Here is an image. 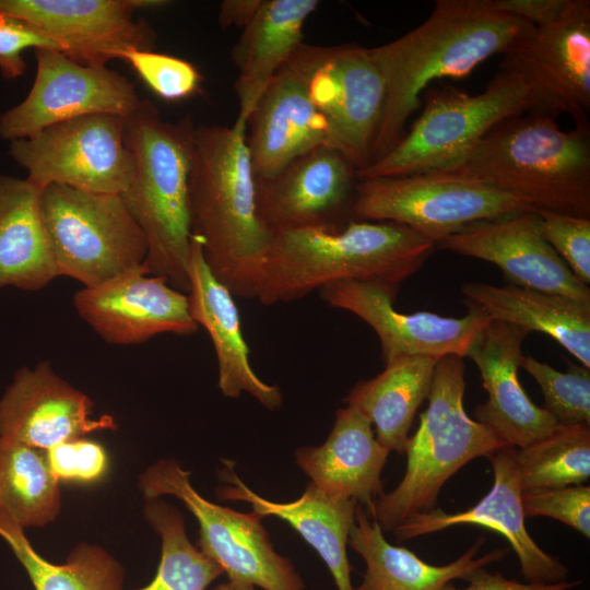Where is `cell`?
Instances as JSON below:
<instances>
[{"instance_id":"cell-1","label":"cell","mask_w":590,"mask_h":590,"mask_svg":"<svg viewBox=\"0 0 590 590\" xmlns=\"http://www.w3.org/2000/svg\"><path fill=\"white\" fill-rule=\"evenodd\" d=\"M534 33L532 24L494 9L489 0H438L420 26L368 48L386 92L371 163L404 135L429 83L464 78L492 56L521 49Z\"/></svg>"},{"instance_id":"cell-2","label":"cell","mask_w":590,"mask_h":590,"mask_svg":"<svg viewBox=\"0 0 590 590\" xmlns=\"http://www.w3.org/2000/svg\"><path fill=\"white\" fill-rule=\"evenodd\" d=\"M247 125L194 127L189 176L191 234L215 275L237 297L255 298L271 233L256 206Z\"/></svg>"},{"instance_id":"cell-3","label":"cell","mask_w":590,"mask_h":590,"mask_svg":"<svg viewBox=\"0 0 590 590\" xmlns=\"http://www.w3.org/2000/svg\"><path fill=\"white\" fill-rule=\"evenodd\" d=\"M435 243L393 222L351 220L337 231L272 232L255 298L271 306L303 298L337 282L369 281L398 287L428 259Z\"/></svg>"},{"instance_id":"cell-4","label":"cell","mask_w":590,"mask_h":590,"mask_svg":"<svg viewBox=\"0 0 590 590\" xmlns=\"http://www.w3.org/2000/svg\"><path fill=\"white\" fill-rule=\"evenodd\" d=\"M194 125L162 118L157 107L142 99L125 118V143L132 154L133 173L120 197L143 232L151 275L187 294L191 244L189 176Z\"/></svg>"},{"instance_id":"cell-5","label":"cell","mask_w":590,"mask_h":590,"mask_svg":"<svg viewBox=\"0 0 590 590\" xmlns=\"http://www.w3.org/2000/svg\"><path fill=\"white\" fill-rule=\"evenodd\" d=\"M451 172L535 210L590 217V127L564 131L545 115L509 117L487 131Z\"/></svg>"},{"instance_id":"cell-6","label":"cell","mask_w":590,"mask_h":590,"mask_svg":"<svg viewBox=\"0 0 590 590\" xmlns=\"http://www.w3.org/2000/svg\"><path fill=\"white\" fill-rule=\"evenodd\" d=\"M464 390L463 357H440L428 405L406 444L404 476L393 491L382 493L368 512L382 531H392L408 518L435 509L441 487L455 473L471 460L506 447L488 427L467 414Z\"/></svg>"},{"instance_id":"cell-7","label":"cell","mask_w":590,"mask_h":590,"mask_svg":"<svg viewBox=\"0 0 590 590\" xmlns=\"http://www.w3.org/2000/svg\"><path fill=\"white\" fill-rule=\"evenodd\" d=\"M531 94L522 76L505 61L477 95L444 86L426 95L411 129L385 155L356 170L358 180L451 172L498 122L531 113Z\"/></svg>"},{"instance_id":"cell-8","label":"cell","mask_w":590,"mask_h":590,"mask_svg":"<svg viewBox=\"0 0 590 590\" xmlns=\"http://www.w3.org/2000/svg\"><path fill=\"white\" fill-rule=\"evenodd\" d=\"M40 205L58 276L93 287L143 266L146 238L120 194L49 185Z\"/></svg>"},{"instance_id":"cell-9","label":"cell","mask_w":590,"mask_h":590,"mask_svg":"<svg viewBox=\"0 0 590 590\" xmlns=\"http://www.w3.org/2000/svg\"><path fill=\"white\" fill-rule=\"evenodd\" d=\"M535 211L527 202L456 172L358 180L357 221L405 225L437 245L480 221Z\"/></svg>"},{"instance_id":"cell-10","label":"cell","mask_w":590,"mask_h":590,"mask_svg":"<svg viewBox=\"0 0 590 590\" xmlns=\"http://www.w3.org/2000/svg\"><path fill=\"white\" fill-rule=\"evenodd\" d=\"M190 473L174 460H160L139 479L143 496L170 495L179 499L199 523V550L227 575L263 590H305L294 565L273 547L262 517L214 504L191 485Z\"/></svg>"},{"instance_id":"cell-11","label":"cell","mask_w":590,"mask_h":590,"mask_svg":"<svg viewBox=\"0 0 590 590\" xmlns=\"http://www.w3.org/2000/svg\"><path fill=\"white\" fill-rule=\"evenodd\" d=\"M125 118L94 114L51 125L10 141V156L40 189L49 185L120 194L131 180L132 154L123 138Z\"/></svg>"},{"instance_id":"cell-12","label":"cell","mask_w":590,"mask_h":590,"mask_svg":"<svg viewBox=\"0 0 590 590\" xmlns=\"http://www.w3.org/2000/svg\"><path fill=\"white\" fill-rule=\"evenodd\" d=\"M163 0H0V13L17 17L50 39L78 63L107 67L131 50H153L154 30L137 9L163 7Z\"/></svg>"},{"instance_id":"cell-13","label":"cell","mask_w":590,"mask_h":590,"mask_svg":"<svg viewBox=\"0 0 590 590\" xmlns=\"http://www.w3.org/2000/svg\"><path fill=\"white\" fill-rule=\"evenodd\" d=\"M36 75L27 96L0 115V137L13 141L78 117L123 118L140 105L134 85L107 67L75 62L52 49H36Z\"/></svg>"},{"instance_id":"cell-14","label":"cell","mask_w":590,"mask_h":590,"mask_svg":"<svg viewBox=\"0 0 590 590\" xmlns=\"http://www.w3.org/2000/svg\"><path fill=\"white\" fill-rule=\"evenodd\" d=\"M308 92L329 126V146L356 168L371 163L385 105V83L368 48L316 47Z\"/></svg>"},{"instance_id":"cell-15","label":"cell","mask_w":590,"mask_h":590,"mask_svg":"<svg viewBox=\"0 0 590 590\" xmlns=\"http://www.w3.org/2000/svg\"><path fill=\"white\" fill-rule=\"evenodd\" d=\"M328 305L354 314L378 335L384 363L401 356L465 357L491 321L476 307L460 318L429 311L404 314L394 309L398 287L369 281H344L319 291Z\"/></svg>"},{"instance_id":"cell-16","label":"cell","mask_w":590,"mask_h":590,"mask_svg":"<svg viewBox=\"0 0 590 590\" xmlns=\"http://www.w3.org/2000/svg\"><path fill=\"white\" fill-rule=\"evenodd\" d=\"M529 87L531 113L569 115L590 127V1L573 0L554 22L535 28L530 42L504 60Z\"/></svg>"},{"instance_id":"cell-17","label":"cell","mask_w":590,"mask_h":590,"mask_svg":"<svg viewBox=\"0 0 590 590\" xmlns=\"http://www.w3.org/2000/svg\"><path fill=\"white\" fill-rule=\"evenodd\" d=\"M357 182L356 168L344 155L318 146L275 176L256 180L257 213L270 233L341 229L352 220Z\"/></svg>"},{"instance_id":"cell-18","label":"cell","mask_w":590,"mask_h":590,"mask_svg":"<svg viewBox=\"0 0 590 590\" xmlns=\"http://www.w3.org/2000/svg\"><path fill=\"white\" fill-rule=\"evenodd\" d=\"M317 46L303 44L279 69L259 98L247 126L256 180L275 176L297 157L329 146V126L312 103L308 79Z\"/></svg>"},{"instance_id":"cell-19","label":"cell","mask_w":590,"mask_h":590,"mask_svg":"<svg viewBox=\"0 0 590 590\" xmlns=\"http://www.w3.org/2000/svg\"><path fill=\"white\" fill-rule=\"evenodd\" d=\"M79 316L107 343L131 345L157 334L189 335L199 326L187 294L151 275L144 267L126 271L73 296Z\"/></svg>"},{"instance_id":"cell-20","label":"cell","mask_w":590,"mask_h":590,"mask_svg":"<svg viewBox=\"0 0 590 590\" xmlns=\"http://www.w3.org/2000/svg\"><path fill=\"white\" fill-rule=\"evenodd\" d=\"M535 211L472 223L445 237L436 247L494 263L512 285L590 307L589 286L573 274L539 234Z\"/></svg>"},{"instance_id":"cell-21","label":"cell","mask_w":590,"mask_h":590,"mask_svg":"<svg viewBox=\"0 0 590 590\" xmlns=\"http://www.w3.org/2000/svg\"><path fill=\"white\" fill-rule=\"evenodd\" d=\"M487 458L494 471V484L477 504L455 514L437 508L417 514L404 520L391 532L399 542H402L453 526L485 527L502 534L508 541L519 559L521 574L528 582L566 581L568 568L556 557L543 551L526 528L516 448L503 447Z\"/></svg>"},{"instance_id":"cell-22","label":"cell","mask_w":590,"mask_h":590,"mask_svg":"<svg viewBox=\"0 0 590 590\" xmlns=\"http://www.w3.org/2000/svg\"><path fill=\"white\" fill-rule=\"evenodd\" d=\"M93 402L57 375L50 363L20 368L0 398V437L42 450L97 430L116 429L94 417Z\"/></svg>"},{"instance_id":"cell-23","label":"cell","mask_w":590,"mask_h":590,"mask_svg":"<svg viewBox=\"0 0 590 590\" xmlns=\"http://www.w3.org/2000/svg\"><path fill=\"white\" fill-rule=\"evenodd\" d=\"M529 333L518 326L491 320L467 355L477 366L487 393L486 402L474 410L475 418L506 447L524 448L560 426L530 400L520 385L522 343Z\"/></svg>"},{"instance_id":"cell-24","label":"cell","mask_w":590,"mask_h":590,"mask_svg":"<svg viewBox=\"0 0 590 590\" xmlns=\"http://www.w3.org/2000/svg\"><path fill=\"white\" fill-rule=\"evenodd\" d=\"M187 272L190 315L211 338L217 359V386L221 392L228 398H238L247 392L266 409L278 410L282 404L280 388L266 384L253 371L234 295L212 273L201 243L193 235Z\"/></svg>"},{"instance_id":"cell-25","label":"cell","mask_w":590,"mask_h":590,"mask_svg":"<svg viewBox=\"0 0 590 590\" xmlns=\"http://www.w3.org/2000/svg\"><path fill=\"white\" fill-rule=\"evenodd\" d=\"M389 450L381 446L370 421L351 406L339 409L327 440L302 447L296 464L320 492L335 499H352L370 511L382 494L381 472Z\"/></svg>"},{"instance_id":"cell-26","label":"cell","mask_w":590,"mask_h":590,"mask_svg":"<svg viewBox=\"0 0 590 590\" xmlns=\"http://www.w3.org/2000/svg\"><path fill=\"white\" fill-rule=\"evenodd\" d=\"M221 474L228 485L217 488L220 499L245 502L262 518L270 516L286 521L323 559L337 589L354 590L346 547L355 519V500L329 497L309 483L298 499L272 502L259 496L238 477L234 462L224 461Z\"/></svg>"},{"instance_id":"cell-27","label":"cell","mask_w":590,"mask_h":590,"mask_svg":"<svg viewBox=\"0 0 590 590\" xmlns=\"http://www.w3.org/2000/svg\"><path fill=\"white\" fill-rule=\"evenodd\" d=\"M485 542L480 536L459 558L436 566L426 563L404 546L390 544L376 519L356 504L347 545L365 562L363 581L354 590H441L455 579H464L477 568L500 560L508 548H496L476 558Z\"/></svg>"},{"instance_id":"cell-28","label":"cell","mask_w":590,"mask_h":590,"mask_svg":"<svg viewBox=\"0 0 590 590\" xmlns=\"http://www.w3.org/2000/svg\"><path fill=\"white\" fill-rule=\"evenodd\" d=\"M317 0H263L232 49L238 70L236 121L246 123L279 69L304 44L303 28Z\"/></svg>"},{"instance_id":"cell-29","label":"cell","mask_w":590,"mask_h":590,"mask_svg":"<svg viewBox=\"0 0 590 590\" xmlns=\"http://www.w3.org/2000/svg\"><path fill=\"white\" fill-rule=\"evenodd\" d=\"M464 304L491 320L547 334L590 368V307L569 298L508 284L469 282L461 286Z\"/></svg>"},{"instance_id":"cell-30","label":"cell","mask_w":590,"mask_h":590,"mask_svg":"<svg viewBox=\"0 0 590 590\" xmlns=\"http://www.w3.org/2000/svg\"><path fill=\"white\" fill-rule=\"evenodd\" d=\"M40 193L27 178L0 173V290L38 291L58 278Z\"/></svg>"},{"instance_id":"cell-31","label":"cell","mask_w":590,"mask_h":590,"mask_svg":"<svg viewBox=\"0 0 590 590\" xmlns=\"http://www.w3.org/2000/svg\"><path fill=\"white\" fill-rule=\"evenodd\" d=\"M439 358L401 356L385 363V369L358 381L344 398L375 426L378 442L404 455L416 411L428 398Z\"/></svg>"},{"instance_id":"cell-32","label":"cell","mask_w":590,"mask_h":590,"mask_svg":"<svg viewBox=\"0 0 590 590\" xmlns=\"http://www.w3.org/2000/svg\"><path fill=\"white\" fill-rule=\"evenodd\" d=\"M0 538L27 573L35 590H123V568L106 550L80 543L62 564L42 557L9 512L0 509Z\"/></svg>"},{"instance_id":"cell-33","label":"cell","mask_w":590,"mask_h":590,"mask_svg":"<svg viewBox=\"0 0 590 590\" xmlns=\"http://www.w3.org/2000/svg\"><path fill=\"white\" fill-rule=\"evenodd\" d=\"M0 509L22 527H43L60 510L59 481L46 450L0 437Z\"/></svg>"},{"instance_id":"cell-34","label":"cell","mask_w":590,"mask_h":590,"mask_svg":"<svg viewBox=\"0 0 590 590\" xmlns=\"http://www.w3.org/2000/svg\"><path fill=\"white\" fill-rule=\"evenodd\" d=\"M144 516L162 539L161 559L153 580L134 590H208L223 569L187 538L181 514L158 498L149 499Z\"/></svg>"},{"instance_id":"cell-35","label":"cell","mask_w":590,"mask_h":590,"mask_svg":"<svg viewBox=\"0 0 590 590\" xmlns=\"http://www.w3.org/2000/svg\"><path fill=\"white\" fill-rule=\"evenodd\" d=\"M522 492L581 485L590 477V426H559L548 436L516 448Z\"/></svg>"},{"instance_id":"cell-36","label":"cell","mask_w":590,"mask_h":590,"mask_svg":"<svg viewBox=\"0 0 590 590\" xmlns=\"http://www.w3.org/2000/svg\"><path fill=\"white\" fill-rule=\"evenodd\" d=\"M520 367L538 382L546 410L560 426H590V369L568 363L566 371L531 356H522Z\"/></svg>"},{"instance_id":"cell-37","label":"cell","mask_w":590,"mask_h":590,"mask_svg":"<svg viewBox=\"0 0 590 590\" xmlns=\"http://www.w3.org/2000/svg\"><path fill=\"white\" fill-rule=\"evenodd\" d=\"M539 234L585 285L590 284V217L536 210Z\"/></svg>"},{"instance_id":"cell-38","label":"cell","mask_w":590,"mask_h":590,"mask_svg":"<svg viewBox=\"0 0 590 590\" xmlns=\"http://www.w3.org/2000/svg\"><path fill=\"white\" fill-rule=\"evenodd\" d=\"M123 60L165 101L184 99L199 88L200 73L192 63L181 58L154 50H131L125 55Z\"/></svg>"},{"instance_id":"cell-39","label":"cell","mask_w":590,"mask_h":590,"mask_svg":"<svg viewBox=\"0 0 590 590\" xmlns=\"http://www.w3.org/2000/svg\"><path fill=\"white\" fill-rule=\"evenodd\" d=\"M526 517H548L590 538V487L571 485L560 488L522 492Z\"/></svg>"},{"instance_id":"cell-40","label":"cell","mask_w":590,"mask_h":590,"mask_svg":"<svg viewBox=\"0 0 590 590\" xmlns=\"http://www.w3.org/2000/svg\"><path fill=\"white\" fill-rule=\"evenodd\" d=\"M50 469L58 481L93 483L108 469L102 445L84 437L67 440L46 450Z\"/></svg>"},{"instance_id":"cell-41","label":"cell","mask_w":590,"mask_h":590,"mask_svg":"<svg viewBox=\"0 0 590 590\" xmlns=\"http://www.w3.org/2000/svg\"><path fill=\"white\" fill-rule=\"evenodd\" d=\"M28 48L58 50L50 39L26 22L0 13V71L5 79L24 74L26 64L22 54Z\"/></svg>"},{"instance_id":"cell-42","label":"cell","mask_w":590,"mask_h":590,"mask_svg":"<svg viewBox=\"0 0 590 590\" xmlns=\"http://www.w3.org/2000/svg\"><path fill=\"white\" fill-rule=\"evenodd\" d=\"M489 2L494 9L515 15L539 28L557 20L573 0H489Z\"/></svg>"},{"instance_id":"cell-43","label":"cell","mask_w":590,"mask_h":590,"mask_svg":"<svg viewBox=\"0 0 590 590\" xmlns=\"http://www.w3.org/2000/svg\"><path fill=\"white\" fill-rule=\"evenodd\" d=\"M469 585L463 589L456 588L451 582L441 590H570L580 581H560L555 583L519 582L507 579L502 574H491L484 568H477L464 577Z\"/></svg>"},{"instance_id":"cell-44","label":"cell","mask_w":590,"mask_h":590,"mask_svg":"<svg viewBox=\"0 0 590 590\" xmlns=\"http://www.w3.org/2000/svg\"><path fill=\"white\" fill-rule=\"evenodd\" d=\"M263 0H225L221 3L219 24L225 28L237 26L245 28L253 19Z\"/></svg>"},{"instance_id":"cell-45","label":"cell","mask_w":590,"mask_h":590,"mask_svg":"<svg viewBox=\"0 0 590 590\" xmlns=\"http://www.w3.org/2000/svg\"><path fill=\"white\" fill-rule=\"evenodd\" d=\"M212 590H256L255 586L238 581V580H227L214 587Z\"/></svg>"}]
</instances>
